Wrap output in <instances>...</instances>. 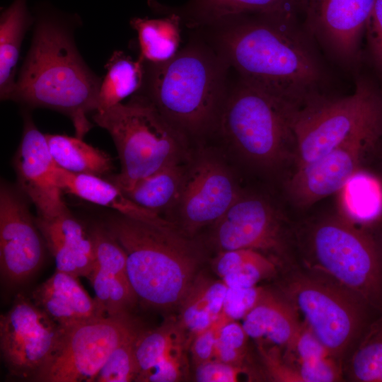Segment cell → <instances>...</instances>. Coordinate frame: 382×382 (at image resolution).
I'll return each instance as SVG.
<instances>
[{
	"label": "cell",
	"mask_w": 382,
	"mask_h": 382,
	"mask_svg": "<svg viewBox=\"0 0 382 382\" xmlns=\"http://www.w3.org/2000/svg\"><path fill=\"white\" fill-rule=\"evenodd\" d=\"M94 242L93 267L128 277L127 254L114 236L105 226L96 225L91 229Z\"/></svg>",
	"instance_id": "d6a6232c"
},
{
	"label": "cell",
	"mask_w": 382,
	"mask_h": 382,
	"mask_svg": "<svg viewBox=\"0 0 382 382\" xmlns=\"http://www.w3.org/2000/svg\"><path fill=\"white\" fill-rule=\"evenodd\" d=\"M13 167L19 187L35 205L39 216L52 218L69 210L57 181L58 166L50 154L46 135L29 115L24 117Z\"/></svg>",
	"instance_id": "9a60e30c"
},
{
	"label": "cell",
	"mask_w": 382,
	"mask_h": 382,
	"mask_svg": "<svg viewBox=\"0 0 382 382\" xmlns=\"http://www.w3.org/2000/svg\"><path fill=\"white\" fill-rule=\"evenodd\" d=\"M332 357L328 356L320 359L299 361L297 372L299 381L330 382L339 379V369Z\"/></svg>",
	"instance_id": "b9f144b4"
},
{
	"label": "cell",
	"mask_w": 382,
	"mask_h": 382,
	"mask_svg": "<svg viewBox=\"0 0 382 382\" xmlns=\"http://www.w3.org/2000/svg\"><path fill=\"white\" fill-rule=\"evenodd\" d=\"M46 243L19 192L1 182L0 187V270L8 284L19 285L41 267Z\"/></svg>",
	"instance_id": "7c38bea8"
},
{
	"label": "cell",
	"mask_w": 382,
	"mask_h": 382,
	"mask_svg": "<svg viewBox=\"0 0 382 382\" xmlns=\"http://www.w3.org/2000/svg\"><path fill=\"white\" fill-rule=\"evenodd\" d=\"M231 318L223 312L212 323L199 332L190 342L192 359L195 366L214 359V349L219 332Z\"/></svg>",
	"instance_id": "f35d334b"
},
{
	"label": "cell",
	"mask_w": 382,
	"mask_h": 382,
	"mask_svg": "<svg viewBox=\"0 0 382 382\" xmlns=\"http://www.w3.org/2000/svg\"><path fill=\"white\" fill-rule=\"evenodd\" d=\"M254 14L235 18L219 37V53L241 80L294 112L325 95V70L297 16Z\"/></svg>",
	"instance_id": "6da1fadb"
},
{
	"label": "cell",
	"mask_w": 382,
	"mask_h": 382,
	"mask_svg": "<svg viewBox=\"0 0 382 382\" xmlns=\"http://www.w3.org/2000/svg\"><path fill=\"white\" fill-rule=\"evenodd\" d=\"M292 347L294 351L296 352L299 361L330 356L322 342L307 325L306 328L300 327L290 348Z\"/></svg>",
	"instance_id": "7bdbcfd3"
},
{
	"label": "cell",
	"mask_w": 382,
	"mask_h": 382,
	"mask_svg": "<svg viewBox=\"0 0 382 382\" xmlns=\"http://www.w3.org/2000/svg\"><path fill=\"white\" fill-rule=\"evenodd\" d=\"M216 225V241L222 251L268 250L279 244L277 213L261 198L239 197Z\"/></svg>",
	"instance_id": "e0dca14e"
},
{
	"label": "cell",
	"mask_w": 382,
	"mask_h": 382,
	"mask_svg": "<svg viewBox=\"0 0 382 382\" xmlns=\"http://www.w3.org/2000/svg\"><path fill=\"white\" fill-rule=\"evenodd\" d=\"M265 292L256 286L245 289L228 288L222 312L232 320L243 319L260 301Z\"/></svg>",
	"instance_id": "74e56055"
},
{
	"label": "cell",
	"mask_w": 382,
	"mask_h": 382,
	"mask_svg": "<svg viewBox=\"0 0 382 382\" xmlns=\"http://www.w3.org/2000/svg\"><path fill=\"white\" fill-rule=\"evenodd\" d=\"M50 154L57 165L67 171L103 176L113 169L111 157L77 137L45 134Z\"/></svg>",
	"instance_id": "603a6c76"
},
{
	"label": "cell",
	"mask_w": 382,
	"mask_h": 382,
	"mask_svg": "<svg viewBox=\"0 0 382 382\" xmlns=\"http://www.w3.org/2000/svg\"><path fill=\"white\" fill-rule=\"evenodd\" d=\"M140 330L121 343L111 353L94 382L136 381L139 367L135 354V346Z\"/></svg>",
	"instance_id": "1f68e13d"
},
{
	"label": "cell",
	"mask_w": 382,
	"mask_h": 382,
	"mask_svg": "<svg viewBox=\"0 0 382 382\" xmlns=\"http://www.w3.org/2000/svg\"><path fill=\"white\" fill-rule=\"evenodd\" d=\"M180 306V324L189 332L191 342L195 335L209 327L215 320L210 313L204 296V280L195 279Z\"/></svg>",
	"instance_id": "836d02e7"
},
{
	"label": "cell",
	"mask_w": 382,
	"mask_h": 382,
	"mask_svg": "<svg viewBox=\"0 0 382 382\" xmlns=\"http://www.w3.org/2000/svg\"><path fill=\"white\" fill-rule=\"evenodd\" d=\"M183 330L180 324L168 321L158 328L140 332L135 346L139 374L171 354L185 349L186 340Z\"/></svg>",
	"instance_id": "f1b7e54d"
},
{
	"label": "cell",
	"mask_w": 382,
	"mask_h": 382,
	"mask_svg": "<svg viewBox=\"0 0 382 382\" xmlns=\"http://www.w3.org/2000/svg\"><path fill=\"white\" fill-rule=\"evenodd\" d=\"M304 0H197L201 21L224 22L248 13L292 14L303 13Z\"/></svg>",
	"instance_id": "83f0119b"
},
{
	"label": "cell",
	"mask_w": 382,
	"mask_h": 382,
	"mask_svg": "<svg viewBox=\"0 0 382 382\" xmlns=\"http://www.w3.org/2000/svg\"><path fill=\"white\" fill-rule=\"evenodd\" d=\"M186 361L184 349L166 357L150 369L141 372L136 381L174 382L180 381L185 374Z\"/></svg>",
	"instance_id": "8d00e7d4"
},
{
	"label": "cell",
	"mask_w": 382,
	"mask_h": 382,
	"mask_svg": "<svg viewBox=\"0 0 382 382\" xmlns=\"http://www.w3.org/2000/svg\"><path fill=\"white\" fill-rule=\"evenodd\" d=\"M57 175L62 191L86 201L142 221L154 223H165L168 221L137 205L112 182L100 176L74 173L59 166Z\"/></svg>",
	"instance_id": "ffe728a7"
},
{
	"label": "cell",
	"mask_w": 382,
	"mask_h": 382,
	"mask_svg": "<svg viewBox=\"0 0 382 382\" xmlns=\"http://www.w3.org/2000/svg\"><path fill=\"white\" fill-rule=\"evenodd\" d=\"M105 226L127 254V276L138 300L160 309L180 305L196 279L199 259L175 225L119 214Z\"/></svg>",
	"instance_id": "3957f363"
},
{
	"label": "cell",
	"mask_w": 382,
	"mask_h": 382,
	"mask_svg": "<svg viewBox=\"0 0 382 382\" xmlns=\"http://www.w3.org/2000/svg\"><path fill=\"white\" fill-rule=\"evenodd\" d=\"M31 300L60 327L106 316L96 299L80 284L78 277L56 272L32 292Z\"/></svg>",
	"instance_id": "d6986e66"
},
{
	"label": "cell",
	"mask_w": 382,
	"mask_h": 382,
	"mask_svg": "<svg viewBox=\"0 0 382 382\" xmlns=\"http://www.w3.org/2000/svg\"><path fill=\"white\" fill-rule=\"evenodd\" d=\"M227 65L220 53L190 45L167 62L148 64L146 97L178 131H201L221 102Z\"/></svg>",
	"instance_id": "277c9868"
},
{
	"label": "cell",
	"mask_w": 382,
	"mask_h": 382,
	"mask_svg": "<svg viewBox=\"0 0 382 382\" xmlns=\"http://www.w3.org/2000/svg\"><path fill=\"white\" fill-rule=\"evenodd\" d=\"M351 372L358 381L382 382V321L372 328L355 352Z\"/></svg>",
	"instance_id": "4dcf8cb0"
},
{
	"label": "cell",
	"mask_w": 382,
	"mask_h": 382,
	"mask_svg": "<svg viewBox=\"0 0 382 382\" xmlns=\"http://www.w3.org/2000/svg\"><path fill=\"white\" fill-rule=\"evenodd\" d=\"M185 175L178 163H174L121 190L137 205L160 215L176 203Z\"/></svg>",
	"instance_id": "cb8c5ba5"
},
{
	"label": "cell",
	"mask_w": 382,
	"mask_h": 382,
	"mask_svg": "<svg viewBox=\"0 0 382 382\" xmlns=\"http://www.w3.org/2000/svg\"><path fill=\"white\" fill-rule=\"evenodd\" d=\"M140 330L129 313L64 328L52 357L32 381L94 382L113 350Z\"/></svg>",
	"instance_id": "9c48e42d"
},
{
	"label": "cell",
	"mask_w": 382,
	"mask_h": 382,
	"mask_svg": "<svg viewBox=\"0 0 382 382\" xmlns=\"http://www.w3.org/2000/svg\"><path fill=\"white\" fill-rule=\"evenodd\" d=\"M33 19L26 0H14L0 18V97L8 100L13 90L21 45Z\"/></svg>",
	"instance_id": "7402d4cb"
},
{
	"label": "cell",
	"mask_w": 382,
	"mask_h": 382,
	"mask_svg": "<svg viewBox=\"0 0 382 382\" xmlns=\"http://www.w3.org/2000/svg\"><path fill=\"white\" fill-rule=\"evenodd\" d=\"M274 266L270 259L253 249L224 250L214 263L218 275L232 289L255 286L274 272Z\"/></svg>",
	"instance_id": "4316f807"
},
{
	"label": "cell",
	"mask_w": 382,
	"mask_h": 382,
	"mask_svg": "<svg viewBox=\"0 0 382 382\" xmlns=\"http://www.w3.org/2000/svg\"><path fill=\"white\" fill-rule=\"evenodd\" d=\"M245 374L241 365L212 359L196 366L195 379L199 382H235Z\"/></svg>",
	"instance_id": "60d3db41"
},
{
	"label": "cell",
	"mask_w": 382,
	"mask_h": 382,
	"mask_svg": "<svg viewBox=\"0 0 382 382\" xmlns=\"http://www.w3.org/2000/svg\"><path fill=\"white\" fill-rule=\"evenodd\" d=\"M242 325L251 338L289 348L300 328L292 307L267 291L243 318Z\"/></svg>",
	"instance_id": "44dd1931"
},
{
	"label": "cell",
	"mask_w": 382,
	"mask_h": 382,
	"mask_svg": "<svg viewBox=\"0 0 382 382\" xmlns=\"http://www.w3.org/2000/svg\"><path fill=\"white\" fill-rule=\"evenodd\" d=\"M354 178V177H353ZM354 180L357 186V197H353L351 212L353 216L360 220L374 218L380 212L382 207V196L376 182L367 176H361Z\"/></svg>",
	"instance_id": "d590c367"
},
{
	"label": "cell",
	"mask_w": 382,
	"mask_h": 382,
	"mask_svg": "<svg viewBox=\"0 0 382 382\" xmlns=\"http://www.w3.org/2000/svg\"><path fill=\"white\" fill-rule=\"evenodd\" d=\"M364 35L374 66L382 80V0L374 1Z\"/></svg>",
	"instance_id": "ab89813d"
},
{
	"label": "cell",
	"mask_w": 382,
	"mask_h": 382,
	"mask_svg": "<svg viewBox=\"0 0 382 382\" xmlns=\"http://www.w3.org/2000/svg\"><path fill=\"white\" fill-rule=\"evenodd\" d=\"M291 123L297 167L349 141L378 140L382 136V89L360 77L352 94L321 96L294 112Z\"/></svg>",
	"instance_id": "5b68a950"
},
{
	"label": "cell",
	"mask_w": 382,
	"mask_h": 382,
	"mask_svg": "<svg viewBox=\"0 0 382 382\" xmlns=\"http://www.w3.org/2000/svg\"><path fill=\"white\" fill-rule=\"evenodd\" d=\"M345 288L342 284L301 277L287 289L306 325L332 358L340 357L349 347L362 325L361 302L364 301Z\"/></svg>",
	"instance_id": "30bf717a"
},
{
	"label": "cell",
	"mask_w": 382,
	"mask_h": 382,
	"mask_svg": "<svg viewBox=\"0 0 382 382\" xmlns=\"http://www.w3.org/2000/svg\"><path fill=\"white\" fill-rule=\"evenodd\" d=\"M130 25L137 33L139 57L145 63H163L178 53L180 41V18L178 16L162 18H134Z\"/></svg>",
	"instance_id": "d4e9b609"
},
{
	"label": "cell",
	"mask_w": 382,
	"mask_h": 382,
	"mask_svg": "<svg viewBox=\"0 0 382 382\" xmlns=\"http://www.w3.org/2000/svg\"><path fill=\"white\" fill-rule=\"evenodd\" d=\"M92 119L115 143L121 168L110 180L120 190L179 161V131L146 96H135L126 104L96 111Z\"/></svg>",
	"instance_id": "8992f818"
},
{
	"label": "cell",
	"mask_w": 382,
	"mask_h": 382,
	"mask_svg": "<svg viewBox=\"0 0 382 382\" xmlns=\"http://www.w3.org/2000/svg\"><path fill=\"white\" fill-rule=\"evenodd\" d=\"M248 337L242 325L228 320L219 332L213 359L241 365Z\"/></svg>",
	"instance_id": "e575fe53"
},
{
	"label": "cell",
	"mask_w": 382,
	"mask_h": 382,
	"mask_svg": "<svg viewBox=\"0 0 382 382\" xmlns=\"http://www.w3.org/2000/svg\"><path fill=\"white\" fill-rule=\"evenodd\" d=\"M64 328L31 299L18 295L0 318V349L8 373L33 381L55 350Z\"/></svg>",
	"instance_id": "8fae6325"
},
{
	"label": "cell",
	"mask_w": 382,
	"mask_h": 382,
	"mask_svg": "<svg viewBox=\"0 0 382 382\" xmlns=\"http://www.w3.org/2000/svg\"><path fill=\"white\" fill-rule=\"evenodd\" d=\"M292 110L267 93L241 80L221 114L223 133L245 157L272 166L295 149Z\"/></svg>",
	"instance_id": "52a82bcc"
},
{
	"label": "cell",
	"mask_w": 382,
	"mask_h": 382,
	"mask_svg": "<svg viewBox=\"0 0 382 382\" xmlns=\"http://www.w3.org/2000/svg\"><path fill=\"white\" fill-rule=\"evenodd\" d=\"M145 63L133 60L121 51L115 52L105 64L106 74L101 81L96 111L111 108L137 92L145 80Z\"/></svg>",
	"instance_id": "484cf974"
},
{
	"label": "cell",
	"mask_w": 382,
	"mask_h": 382,
	"mask_svg": "<svg viewBox=\"0 0 382 382\" xmlns=\"http://www.w3.org/2000/svg\"><path fill=\"white\" fill-rule=\"evenodd\" d=\"M375 0H304L303 27L340 64L355 66Z\"/></svg>",
	"instance_id": "4fadbf2b"
},
{
	"label": "cell",
	"mask_w": 382,
	"mask_h": 382,
	"mask_svg": "<svg viewBox=\"0 0 382 382\" xmlns=\"http://www.w3.org/2000/svg\"><path fill=\"white\" fill-rule=\"evenodd\" d=\"M239 197L228 169L216 160L204 158L185 175L174 207L183 228L190 233L216 224Z\"/></svg>",
	"instance_id": "5bb4252c"
},
{
	"label": "cell",
	"mask_w": 382,
	"mask_h": 382,
	"mask_svg": "<svg viewBox=\"0 0 382 382\" xmlns=\"http://www.w3.org/2000/svg\"><path fill=\"white\" fill-rule=\"evenodd\" d=\"M35 220L54 259L56 270L88 277L95 262L91 230L88 231L69 210L52 218L37 216Z\"/></svg>",
	"instance_id": "ac0fdd59"
},
{
	"label": "cell",
	"mask_w": 382,
	"mask_h": 382,
	"mask_svg": "<svg viewBox=\"0 0 382 382\" xmlns=\"http://www.w3.org/2000/svg\"><path fill=\"white\" fill-rule=\"evenodd\" d=\"M101 79L87 66L65 22L43 16L8 100L29 108L58 111L71 120L83 139L93 127L88 114L98 110Z\"/></svg>",
	"instance_id": "7a4b0ae2"
},
{
	"label": "cell",
	"mask_w": 382,
	"mask_h": 382,
	"mask_svg": "<svg viewBox=\"0 0 382 382\" xmlns=\"http://www.w3.org/2000/svg\"><path fill=\"white\" fill-rule=\"evenodd\" d=\"M318 268L366 303L382 300V257L373 240L349 220L333 216L319 221L311 236Z\"/></svg>",
	"instance_id": "ba28073f"
},
{
	"label": "cell",
	"mask_w": 382,
	"mask_h": 382,
	"mask_svg": "<svg viewBox=\"0 0 382 382\" xmlns=\"http://www.w3.org/2000/svg\"><path fill=\"white\" fill-rule=\"evenodd\" d=\"M106 316L129 313L138 298L128 277L93 267L87 277Z\"/></svg>",
	"instance_id": "f546056e"
},
{
	"label": "cell",
	"mask_w": 382,
	"mask_h": 382,
	"mask_svg": "<svg viewBox=\"0 0 382 382\" xmlns=\"http://www.w3.org/2000/svg\"><path fill=\"white\" fill-rule=\"evenodd\" d=\"M228 286L223 281H204V294L212 317L216 319L222 313Z\"/></svg>",
	"instance_id": "ee69618b"
},
{
	"label": "cell",
	"mask_w": 382,
	"mask_h": 382,
	"mask_svg": "<svg viewBox=\"0 0 382 382\" xmlns=\"http://www.w3.org/2000/svg\"><path fill=\"white\" fill-rule=\"evenodd\" d=\"M377 141H349L297 167L288 182V191L294 202L300 207L310 206L343 189L357 175L366 152Z\"/></svg>",
	"instance_id": "2e32d148"
}]
</instances>
